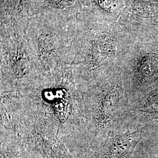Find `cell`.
I'll return each mask as SVG.
<instances>
[{"label": "cell", "instance_id": "6da1fadb", "mask_svg": "<svg viewBox=\"0 0 158 158\" xmlns=\"http://www.w3.org/2000/svg\"><path fill=\"white\" fill-rule=\"evenodd\" d=\"M145 135L143 128L117 136L108 147L103 158H131L137 144Z\"/></svg>", "mask_w": 158, "mask_h": 158}, {"label": "cell", "instance_id": "7a4b0ae2", "mask_svg": "<svg viewBox=\"0 0 158 158\" xmlns=\"http://www.w3.org/2000/svg\"><path fill=\"white\" fill-rule=\"evenodd\" d=\"M123 93V90L118 84L110 85L104 91L98 108L100 124L106 125L111 123L119 107Z\"/></svg>", "mask_w": 158, "mask_h": 158}, {"label": "cell", "instance_id": "3957f363", "mask_svg": "<svg viewBox=\"0 0 158 158\" xmlns=\"http://www.w3.org/2000/svg\"><path fill=\"white\" fill-rule=\"evenodd\" d=\"M158 76V57L149 53L142 57L136 64L135 80L136 85L142 87L151 85Z\"/></svg>", "mask_w": 158, "mask_h": 158}, {"label": "cell", "instance_id": "277c9868", "mask_svg": "<svg viewBox=\"0 0 158 158\" xmlns=\"http://www.w3.org/2000/svg\"><path fill=\"white\" fill-rule=\"evenodd\" d=\"M136 112L139 116L145 118H158V89L145 96L138 104Z\"/></svg>", "mask_w": 158, "mask_h": 158}, {"label": "cell", "instance_id": "5b68a950", "mask_svg": "<svg viewBox=\"0 0 158 158\" xmlns=\"http://www.w3.org/2000/svg\"></svg>", "mask_w": 158, "mask_h": 158}]
</instances>
